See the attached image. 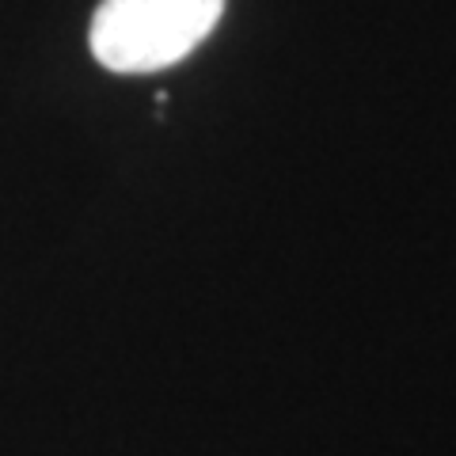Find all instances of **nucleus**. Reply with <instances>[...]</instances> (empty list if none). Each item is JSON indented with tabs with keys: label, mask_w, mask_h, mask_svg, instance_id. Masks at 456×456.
<instances>
[{
	"label": "nucleus",
	"mask_w": 456,
	"mask_h": 456,
	"mask_svg": "<svg viewBox=\"0 0 456 456\" xmlns=\"http://www.w3.org/2000/svg\"><path fill=\"white\" fill-rule=\"evenodd\" d=\"M228 0H99L88 46L107 73L145 77L191 57L221 23Z\"/></svg>",
	"instance_id": "nucleus-1"
}]
</instances>
